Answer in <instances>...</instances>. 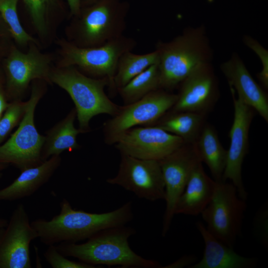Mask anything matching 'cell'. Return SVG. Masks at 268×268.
<instances>
[{
  "label": "cell",
  "mask_w": 268,
  "mask_h": 268,
  "mask_svg": "<svg viewBox=\"0 0 268 268\" xmlns=\"http://www.w3.org/2000/svg\"><path fill=\"white\" fill-rule=\"evenodd\" d=\"M7 166L6 164L0 163V178L1 177L2 174L0 173V171L3 169H5Z\"/></svg>",
  "instance_id": "e575fe53"
},
{
  "label": "cell",
  "mask_w": 268,
  "mask_h": 268,
  "mask_svg": "<svg viewBox=\"0 0 268 268\" xmlns=\"http://www.w3.org/2000/svg\"><path fill=\"white\" fill-rule=\"evenodd\" d=\"M7 107L3 94L0 90V117L2 113L6 109Z\"/></svg>",
  "instance_id": "d6a6232c"
},
{
  "label": "cell",
  "mask_w": 268,
  "mask_h": 268,
  "mask_svg": "<svg viewBox=\"0 0 268 268\" xmlns=\"http://www.w3.org/2000/svg\"><path fill=\"white\" fill-rule=\"evenodd\" d=\"M134 230L125 225L103 230L81 244L62 242L55 245L58 251L66 257L77 258L91 265L122 268H161L155 261L146 259L134 252L128 240Z\"/></svg>",
  "instance_id": "7a4b0ae2"
},
{
  "label": "cell",
  "mask_w": 268,
  "mask_h": 268,
  "mask_svg": "<svg viewBox=\"0 0 268 268\" xmlns=\"http://www.w3.org/2000/svg\"><path fill=\"white\" fill-rule=\"evenodd\" d=\"M50 62V58L34 46L26 53L14 49L5 65L9 87L21 93L33 79L49 80Z\"/></svg>",
  "instance_id": "2e32d148"
},
{
  "label": "cell",
  "mask_w": 268,
  "mask_h": 268,
  "mask_svg": "<svg viewBox=\"0 0 268 268\" xmlns=\"http://www.w3.org/2000/svg\"><path fill=\"white\" fill-rule=\"evenodd\" d=\"M160 88L173 89L201 64L210 63L212 51L204 26L189 27L169 42L158 41Z\"/></svg>",
  "instance_id": "3957f363"
},
{
  "label": "cell",
  "mask_w": 268,
  "mask_h": 268,
  "mask_svg": "<svg viewBox=\"0 0 268 268\" xmlns=\"http://www.w3.org/2000/svg\"><path fill=\"white\" fill-rule=\"evenodd\" d=\"M80 12L74 26L76 43L95 47L124 35L130 5L121 0H98Z\"/></svg>",
  "instance_id": "5b68a950"
},
{
  "label": "cell",
  "mask_w": 268,
  "mask_h": 268,
  "mask_svg": "<svg viewBox=\"0 0 268 268\" xmlns=\"http://www.w3.org/2000/svg\"><path fill=\"white\" fill-rule=\"evenodd\" d=\"M17 0H0V12L16 42L21 45L35 43V40L23 28L17 12Z\"/></svg>",
  "instance_id": "484cf974"
},
{
  "label": "cell",
  "mask_w": 268,
  "mask_h": 268,
  "mask_svg": "<svg viewBox=\"0 0 268 268\" xmlns=\"http://www.w3.org/2000/svg\"><path fill=\"white\" fill-rule=\"evenodd\" d=\"M76 116L75 109L72 110L68 115L49 132L45 138L46 145L42 155L43 161L50 156H59L67 150H73L79 147L76 141L77 135L87 131L74 127V121Z\"/></svg>",
  "instance_id": "603a6c76"
},
{
  "label": "cell",
  "mask_w": 268,
  "mask_h": 268,
  "mask_svg": "<svg viewBox=\"0 0 268 268\" xmlns=\"http://www.w3.org/2000/svg\"><path fill=\"white\" fill-rule=\"evenodd\" d=\"M220 69L238 97L268 123V96L254 79L239 55L234 53L229 60L221 65Z\"/></svg>",
  "instance_id": "e0dca14e"
},
{
  "label": "cell",
  "mask_w": 268,
  "mask_h": 268,
  "mask_svg": "<svg viewBox=\"0 0 268 268\" xmlns=\"http://www.w3.org/2000/svg\"><path fill=\"white\" fill-rule=\"evenodd\" d=\"M206 116L196 112L169 110L152 126L180 137L185 143L194 144L206 123Z\"/></svg>",
  "instance_id": "44dd1931"
},
{
  "label": "cell",
  "mask_w": 268,
  "mask_h": 268,
  "mask_svg": "<svg viewBox=\"0 0 268 268\" xmlns=\"http://www.w3.org/2000/svg\"><path fill=\"white\" fill-rule=\"evenodd\" d=\"M165 185L166 208L162 235L168 232L175 214L176 204L196 167L201 161L195 144L185 143L158 160ZM202 163V162H201Z\"/></svg>",
  "instance_id": "30bf717a"
},
{
  "label": "cell",
  "mask_w": 268,
  "mask_h": 268,
  "mask_svg": "<svg viewBox=\"0 0 268 268\" xmlns=\"http://www.w3.org/2000/svg\"><path fill=\"white\" fill-rule=\"evenodd\" d=\"M196 259V258L193 255L184 256L175 262L164 268H183L190 266L191 264L195 262Z\"/></svg>",
  "instance_id": "4dcf8cb0"
},
{
  "label": "cell",
  "mask_w": 268,
  "mask_h": 268,
  "mask_svg": "<svg viewBox=\"0 0 268 268\" xmlns=\"http://www.w3.org/2000/svg\"><path fill=\"white\" fill-rule=\"evenodd\" d=\"M230 88L233 101L234 118L229 134L230 143L227 150L222 181L230 180L236 188L238 196L246 200L248 194L242 181V168L248 151L249 132L255 110L239 97L236 98L234 90Z\"/></svg>",
  "instance_id": "4fadbf2b"
},
{
  "label": "cell",
  "mask_w": 268,
  "mask_h": 268,
  "mask_svg": "<svg viewBox=\"0 0 268 268\" xmlns=\"http://www.w3.org/2000/svg\"><path fill=\"white\" fill-rule=\"evenodd\" d=\"M32 23L40 34H45L47 27V13L55 0H23Z\"/></svg>",
  "instance_id": "4316f807"
},
{
  "label": "cell",
  "mask_w": 268,
  "mask_h": 268,
  "mask_svg": "<svg viewBox=\"0 0 268 268\" xmlns=\"http://www.w3.org/2000/svg\"><path fill=\"white\" fill-rule=\"evenodd\" d=\"M216 181L205 172L202 163L193 170L186 186L178 200L175 214H201L211 201Z\"/></svg>",
  "instance_id": "ffe728a7"
},
{
  "label": "cell",
  "mask_w": 268,
  "mask_h": 268,
  "mask_svg": "<svg viewBox=\"0 0 268 268\" xmlns=\"http://www.w3.org/2000/svg\"><path fill=\"white\" fill-rule=\"evenodd\" d=\"M8 220L5 218L0 217V229L5 227L8 224Z\"/></svg>",
  "instance_id": "836d02e7"
},
{
  "label": "cell",
  "mask_w": 268,
  "mask_h": 268,
  "mask_svg": "<svg viewBox=\"0 0 268 268\" xmlns=\"http://www.w3.org/2000/svg\"><path fill=\"white\" fill-rule=\"evenodd\" d=\"M49 80L65 90L73 100L79 129L87 131L90 120L105 114L115 116L120 106L112 102L104 91L109 86L107 77L92 78L81 73L73 67L51 71Z\"/></svg>",
  "instance_id": "277c9868"
},
{
  "label": "cell",
  "mask_w": 268,
  "mask_h": 268,
  "mask_svg": "<svg viewBox=\"0 0 268 268\" xmlns=\"http://www.w3.org/2000/svg\"><path fill=\"white\" fill-rule=\"evenodd\" d=\"M244 42L247 46L253 49L260 57L262 62L263 68L257 76L265 89L268 87V51L264 49L257 41L254 39L246 36Z\"/></svg>",
  "instance_id": "f546056e"
},
{
  "label": "cell",
  "mask_w": 268,
  "mask_h": 268,
  "mask_svg": "<svg viewBox=\"0 0 268 268\" xmlns=\"http://www.w3.org/2000/svg\"><path fill=\"white\" fill-rule=\"evenodd\" d=\"M158 61L156 50L144 54H135L132 51L124 53L119 60L114 77L115 91L151 66L158 63Z\"/></svg>",
  "instance_id": "cb8c5ba5"
},
{
  "label": "cell",
  "mask_w": 268,
  "mask_h": 268,
  "mask_svg": "<svg viewBox=\"0 0 268 268\" xmlns=\"http://www.w3.org/2000/svg\"><path fill=\"white\" fill-rule=\"evenodd\" d=\"M177 99L169 110L207 115L219 97L218 81L210 63L199 66L180 84Z\"/></svg>",
  "instance_id": "9a60e30c"
},
{
  "label": "cell",
  "mask_w": 268,
  "mask_h": 268,
  "mask_svg": "<svg viewBox=\"0 0 268 268\" xmlns=\"http://www.w3.org/2000/svg\"><path fill=\"white\" fill-rule=\"evenodd\" d=\"M195 145L201 162L207 166L213 179L222 181L227 151L221 144L214 127L206 123Z\"/></svg>",
  "instance_id": "7402d4cb"
},
{
  "label": "cell",
  "mask_w": 268,
  "mask_h": 268,
  "mask_svg": "<svg viewBox=\"0 0 268 268\" xmlns=\"http://www.w3.org/2000/svg\"><path fill=\"white\" fill-rule=\"evenodd\" d=\"M106 181L133 192L140 199L154 201L165 198L164 182L158 160L121 154L118 173Z\"/></svg>",
  "instance_id": "8fae6325"
},
{
  "label": "cell",
  "mask_w": 268,
  "mask_h": 268,
  "mask_svg": "<svg viewBox=\"0 0 268 268\" xmlns=\"http://www.w3.org/2000/svg\"><path fill=\"white\" fill-rule=\"evenodd\" d=\"M160 88L158 64L153 65L117 90L124 105L134 102Z\"/></svg>",
  "instance_id": "d4e9b609"
},
{
  "label": "cell",
  "mask_w": 268,
  "mask_h": 268,
  "mask_svg": "<svg viewBox=\"0 0 268 268\" xmlns=\"http://www.w3.org/2000/svg\"><path fill=\"white\" fill-rule=\"evenodd\" d=\"M185 143L178 136L156 126H147L129 129L114 144L121 154L160 160Z\"/></svg>",
  "instance_id": "5bb4252c"
},
{
  "label": "cell",
  "mask_w": 268,
  "mask_h": 268,
  "mask_svg": "<svg viewBox=\"0 0 268 268\" xmlns=\"http://www.w3.org/2000/svg\"><path fill=\"white\" fill-rule=\"evenodd\" d=\"M136 44L134 38L124 35L95 47H81L73 44H66L63 64L66 67L77 66L99 78H108L109 87L115 91L114 77L119 60L124 53L132 51Z\"/></svg>",
  "instance_id": "9c48e42d"
},
{
  "label": "cell",
  "mask_w": 268,
  "mask_h": 268,
  "mask_svg": "<svg viewBox=\"0 0 268 268\" xmlns=\"http://www.w3.org/2000/svg\"><path fill=\"white\" fill-rule=\"evenodd\" d=\"M98 0H85V2L88 4H91Z\"/></svg>",
  "instance_id": "d590c367"
},
{
  "label": "cell",
  "mask_w": 268,
  "mask_h": 268,
  "mask_svg": "<svg viewBox=\"0 0 268 268\" xmlns=\"http://www.w3.org/2000/svg\"><path fill=\"white\" fill-rule=\"evenodd\" d=\"M196 226L203 240L204 249L201 259L190 268H252L257 265L255 258L236 253L213 235L201 222H197Z\"/></svg>",
  "instance_id": "ac0fdd59"
},
{
  "label": "cell",
  "mask_w": 268,
  "mask_h": 268,
  "mask_svg": "<svg viewBox=\"0 0 268 268\" xmlns=\"http://www.w3.org/2000/svg\"><path fill=\"white\" fill-rule=\"evenodd\" d=\"M52 156L40 164L24 169L9 185L0 190V201H15L31 196L48 182L61 164Z\"/></svg>",
  "instance_id": "d6986e66"
},
{
  "label": "cell",
  "mask_w": 268,
  "mask_h": 268,
  "mask_svg": "<svg viewBox=\"0 0 268 268\" xmlns=\"http://www.w3.org/2000/svg\"><path fill=\"white\" fill-rule=\"evenodd\" d=\"M44 253L47 263L53 268H95V266L70 260L57 250L55 245L48 246Z\"/></svg>",
  "instance_id": "f1b7e54d"
},
{
  "label": "cell",
  "mask_w": 268,
  "mask_h": 268,
  "mask_svg": "<svg viewBox=\"0 0 268 268\" xmlns=\"http://www.w3.org/2000/svg\"><path fill=\"white\" fill-rule=\"evenodd\" d=\"M133 217L131 201L114 210L96 213L74 209L69 201L64 199L58 215L50 220L37 219L31 224L40 241L50 246L88 239L103 230L125 225Z\"/></svg>",
  "instance_id": "6da1fadb"
},
{
  "label": "cell",
  "mask_w": 268,
  "mask_h": 268,
  "mask_svg": "<svg viewBox=\"0 0 268 268\" xmlns=\"http://www.w3.org/2000/svg\"><path fill=\"white\" fill-rule=\"evenodd\" d=\"M38 238L24 205L18 204L0 229V268H31L30 245Z\"/></svg>",
  "instance_id": "7c38bea8"
},
{
  "label": "cell",
  "mask_w": 268,
  "mask_h": 268,
  "mask_svg": "<svg viewBox=\"0 0 268 268\" xmlns=\"http://www.w3.org/2000/svg\"><path fill=\"white\" fill-rule=\"evenodd\" d=\"M177 97V94L158 89L134 102L120 106L118 113L103 125L105 143L114 144L134 127L153 125L173 107Z\"/></svg>",
  "instance_id": "52a82bcc"
},
{
  "label": "cell",
  "mask_w": 268,
  "mask_h": 268,
  "mask_svg": "<svg viewBox=\"0 0 268 268\" xmlns=\"http://www.w3.org/2000/svg\"><path fill=\"white\" fill-rule=\"evenodd\" d=\"M71 13L75 16L79 15L81 10V0H67Z\"/></svg>",
  "instance_id": "1f68e13d"
},
{
  "label": "cell",
  "mask_w": 268,
  "mask_h": 268,
  "mask_svg": "<svg viewBox=\"0 0 268 268\" xmlns=\"http://www.w3.org/2000/svg\"><path fill=\"white\" fill-rule=\"evenodd\" d=\"M41 96L40 91L33 87L18 128L0 146V163L11 164L22 171L43 162L42 148L45 137L40 134L34 123V112Z\"/></svg>",
  "instance_id": "ba28073f"
},
{
  "label": "cell",
  "mask_w": 268,
  "mask_h": 268,
  "mask_svg": "<svg viewBox=\"0 0 268 268\" xmlns=\"http://www.w3.org/2000/svg\"><path fill=\"white\" fill-rule=\"evenodd\" d=\"M246 200L241 199L231 183L216 182L209 203L201 214L207 229L218 240L233 248L241 234Z\"/></svg>",
  "instance_id": "8992f818"
},
{
  "label": "cell",
  "mask_w": 268,
  "mask_h": 268,
  "mask_svg": "<svg viewBox=\"0 0 268 268\" xmlns=\"http://www.w3.org/2000/svg\"><path fill=\"white\" fill-rule=\"evenodd\" d=\"M25 106L26 102H15L7 106L5 112L0 119V143L23 116Z\"/></svg>",
  "instance_id": "83f0119b"
},
{
  "label": "cell",
  "mask_w": 268,
  "mask_h": 268,
  "mask_svg": "<svg viewBox=\"0 0 268 268\" xmlns=\"http://www.w3.org/2000/svg\"></svg>",
  "instance_id": "8d00e7d4"
}]
</instances>
